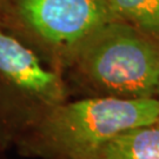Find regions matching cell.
<instances>
[{
  "mask_svg": "<svg viewBox=\"0 0 159 159\" xmlns=\"http://www.w3.org/2000/svg\"><path fill=\"white\" fill-rule=\"evenodd\" d=\"M87 159H159V119L120 132Z\"/></svg>",
  "mask_w": 159,
  "mask_h": 159,
  "instance_id": "5",
  "label": "cell"
},
{
  "mask_svg": "<svg viewBox=\"0 0 159 159\" xmlns=\"http://www.w3.org/2000/svg\"><path fill=\"white\" fill-rule=\"evenodd\" d=\"M11 0H0V23H1V18L4 16V12L6 11L7 6L10 4Z\"/></svg>",
  "mask_w": 159,
  "mask_h": 159,
  "instance_id": "7",
  "label": "cell"
},
{
  "mask_svg": "<svg viewBox=\"0 0 159 159\" xmlns=\"http://www.w3.org/2000/svg\"><path fill=\"white\" fill-rule=\"evenodd\" d=\"M116 14L159 40V0H106Z\"/></svg>",
  "mask_w": 159,
  "mask_h": 159,
  "instance_id": "6",
  "label": "cell"
},
{
  "mask_svg": "<svg viewBox=\"0 0 159 159\" xmlns=\"http://www.w3.org/2000/svg\"><path fill=\"white\" fill-rule=\"evenodd\" d=\"M65 75L0 29V152L17 143L51 110L68 100Z\"/></svg>",
  "mask_w": 159,
  "mask_h": 159,
  "instance_id": "4",
  "label": "cell"
},
{
  "mask_svg": "<svg viewBox=\"0 0 159 159\" xmlns=\"http://www.w3.org/2000/svg\"><path fill=\"white\" fill-rule=\"evenodd\" d=\"M159 119L156 98L87 96L58 105L17 143L24 157L87 159L118 133Z\"/></svg>",
  "mask_w": 159,
  "mask_h": 159,
  "instance_id": "1",
  "label": "cell"
},
{
  "mask_svg": "<svg viewBox=\"0 0 159 159\" xmlns=\"http://www.w3.org/2000/svg\"><path fill=\"white\" fill-rule=\"evenodd\" d=\"M154 98H156V99L159 102V86H158V89H157V92H156V96H154Z\"/></svg>",
  "mask_w": 159,
  "mask_h": 159,
  "instance_id": "8",
  "label": "cell"
},
{
  "mask_svg": "<svg viewBox=\"0 0 159 159\" xmlns=\"http://www.w3.org/2000/svg\"><path fill=\"white\" fill-rule=\"evenodd\" d=\"M65 74L89 96L154 98L159 40L123 19L108 21L86 39Z\"/></svg>",
  "mask_w": 159,
  "mask_h": 159,
  "instance_id": "2",
  "label": "cell"
},
{
  "mask_svg": "<svg viewBox=\"0 0 159 159\" xmlns=\"http://www.w3.org/2000/svg\"><path fill=\"white\" fill-rule=\"evenodd\" d=\"M116 19L106 0H11L0 29L65 75L86 39Z\"/></svg>",
  "mask_w": 159,
  "mask_h": 159,
  "instance_id": "3",
  "label": "cell"
}]
</instances>
